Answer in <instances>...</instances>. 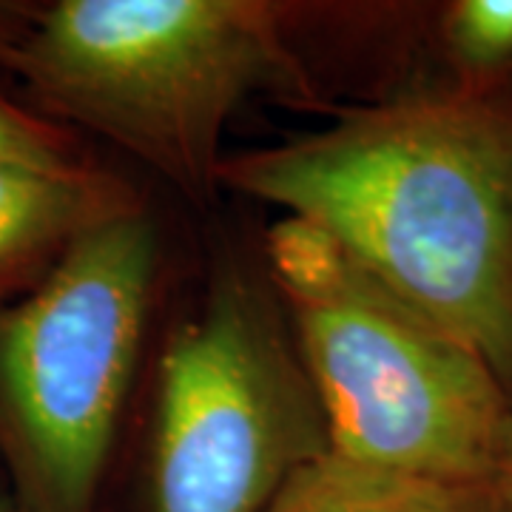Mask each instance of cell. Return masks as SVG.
<instances>
[{"mask_svg":"<svg viewBox=\"0 0 512 512\" xmlns=\"http://www.w3.org/2000/svg\"><path fill=\"white\" fill-rule=\"evenodd\" d=\"M495 498V512H512V416L501 436V447L495 456V470L490 478Z\"/></svg>","mask_w":512,"mask_h":512,"instance_id":"10","label":"cell"},{"mask_svg":"<svg viewBox=\"0 0 512 512\" xmlns=\"http://www.w3.org/2000/svg\"><path fill=\"white\" fill-rule=\"evenodd\" d=\"M336 239L478 353L512 399V89L456 86L225 154L220 191Z\"/></svg>","mask_w":512,"mask_h":512,"instance_id":"1","label":"cell"},{"mask_svg":"<svg viewBox=\"0 0 512 512\" xmlns=\"http://www.w3.org/2000/svg\"><path fill=\"white\" fill-rule=\"evenodd\" d=\"M0 163L46 165L60 168L66 163V154L55 137L26 114L9 109L0 103Z\"/></svg>","mask_w":512,"mask_h":512,"instance_id":"9","label":"cell"},{"mask_svg":"<svg viewBox=\"0 0 512 512\" xmlns=\"http://www.w3.org/2000/svg\"><path fill=\"white\" fill-rule=\"evenodd\" d=\"M262 512H495V498L490 484L399 476L330 450L293 473Z\"/></svg>","mask_w":512,"mask_h":512,"instance_id":"7","label":"cell"},{"mask_svg":"<svg viewBox=\"0 0 512 512\" xmlns=\"http://www.w3.org/2000/svg\"><path fill=\"white\" fill-rule=\"evenodd\" d=\"M134 205L126 183L83 168L0 163V274Z\"/></svg>","mask_w":512,"mask_h":512,"instance_id":"6","label":"cell"},{"mask_svg":"<svg viewBox=\"0 0 512 512\" xmlns=\"http://www.w3.org/2000/svg\"><path fill=\"white\" fill-rule=\"evenodd\" d=\"M265 259L330 450L399 476L490 484L512 399L484 359L308 222H274Z\"/></svg>","mask_w":512,"mask_h":512,"instance_id":"3","label":"cell"},{"mask_svg":"<svg viewBox=\"0 0 512 512\" xmlns=\"http://www.w3.org/2000/svg\"><path fill=\"white\" fill-rule=\"evenodd\" d=\"M0 512H9V507H6V501L0 498Z\"/></svg>","mask_w":512,"mask_h":512,"instance_id":"11","label":"cell"},{"mask_svg":"<svg viewBox=\"0 0 512 512\" xmlns=\"http://www.w3.org/2000/svg\"><path fill=\"white\" fill-rule=\"evenodd\" d=\"M154 512H262L330 433L268 274L220 268L163 350Z\"/></svg>","mask_w":512,"mask_h":512,"instance_id":"5","label":"cell"},{"mask_svg":"<svg viewBox=\"0 0 512 512\" xmlns=\"http://www.w3.org/2000/svg\"><path fill=\"white\" fill-rule=\"evenodd\" d=\"M291 20L265 0H60L23 66L63 114L208 202L220 191L222 134L251 97L319 103Z\"/></svg>","mask_w":512,"mask_h":512,"instance_id":"2","label":"cell"},{"mask_svg":"<svg viewBox=\"0 0 512 512\" xmlns=\"http://www.w3.org/2000/svg\"><path fill=\"white\" fill-rule=\"evenodd\" d=\"M157 271L140 205L94 222L0 316V416L37 512H89L126 404Z\"/></svg>","mask_w":512,"mask_h":512,"instance_id":"4","label":"cell"},{"mask_svg":"<svg viewBox=\"0 0 512 512\" xmlns=\"http://www.w3.org/2000/svg\"><path fill=\"white\" fill-rule=\"evenodd\" d=\"M439 35L458 86H498L512 66V0H456L441 12Z\"/></svg>","mask_w":512,"mask_h":512,"instance_id":"8","label":"cell"}]
</instances>
